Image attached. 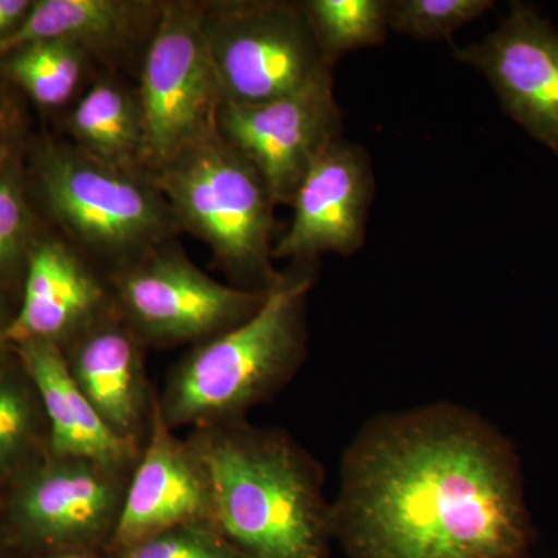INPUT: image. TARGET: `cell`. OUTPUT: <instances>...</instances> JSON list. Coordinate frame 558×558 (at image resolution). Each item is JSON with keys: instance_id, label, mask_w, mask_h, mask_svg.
I'll return each instance as SVG.
<instances>
[{"instance_id": "8fae6325", "label": "cell", "mask_w": 558, "mask_h": 558, "mask_svg": "<svg viewBox=\"0 0 558 558\" xmlns=\"http://www.w3.org/2000/svg\"><path fill=\"white\" fill-rule=\"evenodd\" d=\"M453 58L480 70L510 119L558 156V32L534 7L512 2L497 31L453 46Z\"/></svg>"}, {"instance_id": "e0dca14e", "label": "cell", "mask_w": 558, "mask_h": 558, "mask_svg": "<svg viewBox=\"0 0 558 558\" xmlns=\"http://www.w3.org/2000/svg\"><path fill=\"white\" fill-rule=\"evenodd\" d=\"M13 348L46 414L49 454L92 459L134 472L142 447L119 438L105 424L70 376L62 349L50 341H27Z\"/></svg>"}, {"instance_id": "8992f818", "label": "cell", "mask_w": 558, "mask_h": 558, "mask_svg": "<svg viewBox=\"0 0 558 558\" xmlns=\"http://www.w3.org/2000/svg\"><path fill=\"white\" fill-rule=\"evenodd\" d=\"M204 35L222 105L252 106L284 97L330 64L303 2H204Z\"/></svg>"}, {"instance_id": "f1b7e54d", "label": "cell", "mask_w": 558, "mask_h": 558, "mask_svg": "<svg viewBox=\"0 0 558 558\" xmlns=\"http://www.w3.org/2000/svg\"><path fill=\"white\" fill-rule=\"evenodd\" d=\"M0 558H3L2 553H0Z\"/></svg>"}, {"instance_id": "9a60e30c", "label": "cell", "mask_w": 558, "mask_h": 558, "mask_svg": "<svg viewBox=\"0 0 558 558\" xmlns=\"http://www.w3.org/2000/svg\"><path fill=\"white\" fill-rule=\"evenodd\" d=\"M146 348L116 310L62 348L70 376L105 424L142 449L157 398L146 374Z\"/></svg>"}, {"instance_id": "7a4b0ae2", "label": "cell", "mask_w": 558, "mask_h": 558, "mask_svg": "<svg viewBox=\"0 0 558 558\" xmlns=\"http://www.w3.org/2000/svg\"><path fill=\"white\" fill-rule=\"evenodd\" d=\"M213 520L247 558H326L333 538L325 472L288 433L247 418L193 428Z\"/></svg>"}, {"instance_id": "6da1fadb", "label": "cell", "mask_w": 558, "mask_h": 558, "mask_svg": "<svg viewBox=\"0 0 558 558\" xmlns=\"http://www.w3.org/2000/svg\"><path fill=\"white\" fill-rule=\"evenodd\" d=\"M332 531L349 558H526L532 543L513 447L450 403L363 427L343 457Z\"/></svg>"}, {"instance_id": "ac0fdd59", "label": "cell", "mask_w": 558, "mask_h": 558, "mask_svg": "<svg viewBox=\"0 0 558 558\" xmlns=\"http://www.w3.org/2000/svg\"><path fill=\"white\" fill-rule=\"evenodd\" d=\"M65 126L87 156L126 171L149 172L148 142L137 89L100 76L70 110Z\"/></svg>"}, {"instance_id": "30bf717a", "label": "cell", "mask_w": 558, "mask_h": 558, "mask_svg": "<svg viewBox=\"0 0 558 558\" xmlns=\"http://www.w3.org/2000/svg\"><path fill=\"white\" fill-rule=\"evenodd\" d=\"M333 68L325 64L300 89L252 106H220L218 131L258 170L277 205L292 204L323 153L341 138Z\"/></svg>"}, {"instance_id": "4316f807", "label": "cell", "mask_w": 558, "mask_h": 558, "mask_svg": "<svg viewBox=\"0 0 558 558\" xmlns=\"http://www.w3.org/2000/svg\"><path fill=\"white\" fill-rule=\"evenodd\" d=\"M36 558H101V553L95 550H61V553L44 554Z\"/></svg>"}, {"instance_id": "603a6c76", "label": "cell", "mask_w": 558, "mask_h": 558, "mask_svg": "<svg viewBox=\"0 0 558 558\" xmlns=\"http://www.w3.org/2000/svg\"><path fill=\"white\" fill-rule=\"evenodd\" d=\"M494 0H389V28L417 40H449L494 9Z\"/></svg>"}, {"instance_id": "ffe728a7", "label": "cell", "mask_w": 558, "mask_h": 558, "mask_svg": "<svg viewBox=\"0 0 558 558\" xmlns=\"http://www.w3.org/2000/svg\"><path fill=\"white\" fill-rule=\"evenodd\" d=\"M43 442L49 447V425L32 380L25 371L24 377L0 371V476L16 480L39 462Z\"/></svg>"}, {"instance_id": "83f0119b", "label": "cell", "mask_w": 558, "mask_h": 558, "mask_svg": "<svg viewBox=\"0 0 558 558\" xmlns=\"http://www.w3.org/2000/svg\"><path fill=\"white\" fill-rule=\"evenodd\" d=\"M11 318L7 317L5 306L0 300V351L7 344V329H9Z\"/></svg>"}, {"instance_id": "52a82bcc", "label": "cell", "mask_w": 558, "mask_h": 558, "mask_svg": "<svg viewBox=\"0 0 558 558\" xmlns=\"http://www.w3.org/2000/svg\"><path fill=\"white\" fill-rule=\"evenodd\" d=\"M149 172L218 130L222 94L204 35V2L167 0L140 64Z\"/></svg>"}, {"instance_id": "d6986e66", "label": "cell", "mask_w": 558, "mask_h": 558, "mask_svg": "<svg viewBox=\"0 0 558 558\" xmlns=\"http://www.w3.org/2000/svg\"><path fill=\"white\" fill-rule=\"evenodd\" d=\"M92 58L65 40L25 44L0 58V73L40 108L68 105L86 80Z\"/></svg>"}, {"instance_id": "d4e9b609", "label": "cell", "mask_w": 558, "mask_h": 558, "mask_svg": "<svg viewBox=\"0 0 558 558\" xmlns=\"http://www.w3.org/2000/svg\"><path fill=\"white\" fill-rule=\"evenodd\" d=\"M20 117L13 101L0 87V165L20 150Z\"/></svg>"}, {"instance_id": "4fadbf2b", "label": "cell", "mask_w": 558, "mask_h": 558, "mask_svg": "<svg viewBox=\"0 0 558 558\" xmlns=\"http://www.w3.org/2000/svg\"><path fill=\"white\" fill-rule=\"evenodd\" d=\"M193 521H215L207 470L189 439H180L165 424L156 398L119 526L102 553Z\"/></svg>"}, {"instance_id": "277c9868", "label": "cell", "mask_w": 558, "mask_h": 558, "mask_svg": "<svg viewBox=\"0 0 558 558\" xmlns=\"http://www.w3.org/2000/svg\"><path fill=\"white\" fill-rule=\"evenodd\" d=\"M36 185L62 238L105 275L145 258L182 231L149 172L109 167L73 143H44Z\"/></svg>"}, {"instance_id": "7402d4cb", "label": "cell", "mask_w": 558, "mask_h": 558, "mask_svg": "<svg viewBox=\"0 0 558 558\" xmlns=\"http://www.w3.org/2000/svg\"><path fill=\"white\" fill-rule=\"evenodd\" d=\"M20 150L0 165V282L27 267L36 241V218L28 202Z\"/></svg>"}, {"instance_id": "ba28073f", "label": "cell", "mask_w": 558, "mask_h": 558, "mask_svg": "<svg viewBox=\"0 0 558 558\" xmlns=\"http://www.w3.org/2000/svg\"><path fill=\"white\" fill-rule=\"evenodd\" d=\"M106 278L113 310L148 348L215 339L252 318L269 292L216 281L172 242Z\"/></svg>"}, {"instance_id": "484cf974", "label": "cell", "mask_w": 558, "mask_h": 558, "mask_svg": "<svg viewBox=\"0 0 558 558\" xmlns=\"http://www.w3.org/2000/svg\"><path fill=\"white\" fill-rule=\"evenodd\" d=\"M32 5L33 0H0V43L20 27Z\"/></svg>"}, {"instance_id": "7c38bea8", "label": "cell", "mask_w": 558, "mask_h": 558, "mask_svg": "<svg viewBox=\"0 0 558 558\" xmlns=\"http://www.w3.org/2000/svg\"><path fill=\"white\" fill-rule=\"evenodd\" d=\"M374 174L368 153L343 137L312 165L290 207L293 218L274 259L317 263L328 253L351 256L363 247Z\"/></svg>"}, {"instance_id": "44dd1931", "label": "cell", "mask_w": 558, "mask_h": 558, "mask_svg": "<svg viewBox=\"0 0 558 558\" xmlns=\"http://www.w3.org/2000/svg\"><path fill=\"white\" fill-rule=\"evenodd\" d=\"M319 50L336 65L351 51L381 46L389 31V0H307Z\"/></svg>"}, {"instance_id": "3957f363", "label": "cell", "mask_w": 558, "mask_h": 558, "mask_svg": "<svg viewBox=\"0 0 558 558\" xmlns=\"http://www.w3.org/2000/svg\"><path fill=\"white\" fill-rule=\"evenodd\" d=\"M315 271L317 263H293L252 318L191 347L172 366L157 395L172 432L245 418L295 377L307 354L306 300Z\"/></svg>"}, {"instance_id": "cb8c5ba5", "label": "cell", "mask_w": 558, "mask_h": 558, "mask_svg": "<svg viewBox=\"0 0 558 558\" xmlns=\"http://www.w3.org/2000/svg\"><path fill=\"white\" fill-rule=\"evenodd\" d=\"M101 558H247L215 521H193L165 529L123 548L106 550Z\"/></svg>"}, {"instance_id": "9c48e42d", "label": "cell", "mask_w": 558, "mask_h": 558, "mask_svg": "<svg viewBox=\"0 0 558 558\" xmlns=\"http://www.w3.org/2000/svg\"><path fill=\"white\" fill-rule=\"evenodd\" d=\"M132 472L86 458L47 454L14 480L9 523L38 556L102 553L116 534Z\"/></svg>"}, {"instance_id": "5bb4252c", "label": "cell", "mask_w": 558, "mask_h": 558, "mask_svg": "<svg viewBox=\"0 0 558 558\" xmlns=\"http://www.w3.org/2000/svg\"><path fill=\"white\" fill-rule=\"evenodd\" d=\"M113 310L108 278L64 238L39 236L24 271L20 311L7 343L50 341L61 349Z\"/></svg>"}, {"instance_id": "5b68a950", "label": "cell", "mask_w": 558, "mask_h": 558, "mask_svg": "<svg viewBox=\"0 0 558 558\" xmlns=\"http://www.w3.org/2000/svg\"><path fill=\"white\" fill-rule=\"evenodd\" d=\"M182 231L211 248L240 289L266 293L274 269L275 207L266 180L216 130L149 172Z\"/></svg>"}, {"instance_id": "2e32d148", "label": "cell", "mask_w": 558, "mask_h": 558, "mask_svg": "<svg viewBox=\"0 0 558 558\" xmlns=\"http://www.w3.org/2000/svg\"><path fill=\"white\" fill-rule=\"evenodd\" d=\"M161 9L156 0H33L20 27L0 43V58L39 40L75 44L92 60L143 54Z\"/></svg>"}]
</instances>
